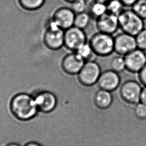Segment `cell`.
I'll return each mask as SVG.
<instances>
[{
	"mask_svg": "<svg viewBox=\"0 0 146 146\" xmlns=\"http://www.w3.org/2000/svg\"><path fill=\"white\" fill-rule=\"evenodd\" d=\"M6 146H22L21 145L17 143H12L7 145Z\"/></svg>",
	"mask_w": 146,
	"mask_h": 146,
	"instance_id": "cell-30",
	"label": "cell"
},
{
	"mask_svg": "<svg viewBox=\"0 0 146 146\" xmlns=\"http://www.w3.org/2000/svg\"><path fill=\"white\" fill-rule=\"evenodd\" d=\"M113 96L111 92L100 89L96 92L94 96L95 106L100 110L109 108L112 104Z\"/></svg>",
	"mask_w": 146,
	"mask_h": 146,
	"instance_id": "cell-15",
	"label": "cell"
},
{
	"mask_svg": "<svg viewBox=\"0 0 146 146\" xmlns=\"http://www.w3.org/2000/svg\"><path fill=\"white\" fill-rule=\"evenodd\" d=\"M135 39L137 48L146 51V27L135 36Z\"/></svg>",
	"mask_w": 146,
	"mask_h": 146,
	"instance_id": "cell-25",
	"label": "cell"
},
{
	"mask_svg": "<svg viewBox=\"0 0 146 146\" xmlns=\"http://www.w3.org/2000/svg\"><path fill=\"white\" fill-rule=\"evenodd\" d=\"M111 68L113 71L120 73L126 70L124 57L121 55H117L113 58L110 62Z\"/></svg>",
	"mask_w": 146,
	"mask_h": 146,
	"instance_id": "cell-21",
	"label": "cell"
},
{
	"mask_svg": "<svg viewBox=\"0 0 146 146\" xmlns=\"http://www.w3.org/2000/svg\"><path fill=\"white\" fill-rule=\"evenodd\" d=\"M24 146H42V145L39 144L38 143L36 142H31L28 143L27 144H26Z\"/></svg>",
	"mask_w": 146,
	"mask_h": 146,
	"instance_id": "cell-29",
	"label": "cell"
},
{
	"mask_svg": "<svg viewBox=\"0 0 146 146\" xmlns=\"http://www.w3.org/2000/svg\"><path fill=\"white\" fill-rule=\"evenodd\" d=\"M121 81L119 73L111 69L101 72L97 84L100 89L112 92L118 88Z\"/></svg>",
	"mask_w": 146,
	"mask_h": 146,
	"instance_id": "cell-12",
	"label": "cell"
},
{
	"mask_svg": "<svg viewBox=\"0 0 146 146\" xmlns=\"http://www.w3.org/2000/svg\"><path fill=\"white\" fill-rule=\"evenodd\" d=\"M64 2H66V3H68L69 4H71V3L75 1L76 0H63Z\"/></svg>",
	"mask_w": 146,
	"mask_h": 146,
	"instance_id": "cell-32",
	"label": "cell"
},
{
	"mask_svg": "<svg viewBox=\"0 0 146 146\" xmlns=\"http://www.w3.org/2000/svg\"><path fill=\"white\" fill-rule=\"evenodd\" d=\"M93 1H98V2H102L104 3L105 4H106L107 3H108L109 1H110V0H93Z\"/></svg>",
	"mask_w": 146,
	"mask_h": 146,
	"instance_id": "cell-31",
	"label": "cell"
},
{
	"mask_svg": "<svg viewBox=\"0 0 146 146\" xmlns=\"http://www.w3.org/2000/svg\"><path fill=\"white\" fill-rule=\"evenodd\" d=\"M88 42L97 56H108L114 52V37L111 35L97 32Z\"/></svg>",
	"mask_w": 146,
	"mask_h": 146,
	"instance_id": "cell-4",
	"label": "cell"
},
{
	"mask_svg": "<svg viewBox=\"0 0 146 146\" xmlns=\"http://www.w3.org/2000/svg\"><path fill=\"white\" fill-rule=\"evenodd\" d=\"M101 72L100 66L96 61H86L77 74L78 80L84 86H92L97 83Z\"/></svg>",
	"mask_w": 146,
	"mask_h": 146,
	"instance_id": "cell-5",
	"label": "cell"
},
{
	"mask_svg": "<svg viewBox=\"0 0 146 146\" xmlns=\"http://www.w3.org/2000/svg\"><path fill=\"white\" fill-rule=\"evenodd\" d=\"M126 8H131L137 0H120Z\"/></svg>",
	"mask_w": 146,
	"mask_h": 146,
	"instance_id": "cell-27",
	"label": "cell"
},
{
	"mask_svg": "<svg viewBox=\"0 0 146 146\" xmlns=\"http://www.w3.org/2000/svg\"><path fill=\"white\" fill-rule=\"evenodd\" d=\"M92 19L87 12L75 14L74 25L77 28L85 30L89 26Z\"/></svg>",
	"mask_w": 146,
	"mask_h": 146,
	"instance_id": "cell-19",
	"label": "cell"
},
{
	"mask_svg": "<svg viewBox=\"0 0 146 146\" xmlns=\"http://www.w3.org/2000/svg\"><path fill=\"white\" fill-rule=\"evenodd\" d=\"M138 78L141 84L146 86V64L138 73Z\"/></svg>",
	"mask_w": 146,
	"mask_h": 146,
	"instance_id": "cell-26",
	"label": "cell"
},
{
	"mask_svg": "<svg viewBox=\"0 0 146 146\" xmlns=\"http://www.w3.org/2000/svg\"><path fill=\"white\" fill-rule=\"evenodd\" d=\"M126 70L132 73H138L146 64V51L137 48L124 56Z\"/></svg>",
	"mask_w": 146,
	"mask_h": 146,
	"instance_id": "cell-9",
	"label": "cell"
},
{
	"mask_svg": "<svg viewBox=\"0 0 146 146\" xmlns=\"http://www.w3.org/2000/svg\"><path fill=\"white\" fill-rule=\"evenodd\" d=\"M10 110L12 115L21 121L31 120L39 112L33 95L25 92L18 93L12 97Z\"/></svg>",
	"mask_w": 146,
	"mask_h": 146,
	"instance_id": "cell-1",
	"label": "cell"
},
{
	"mask_svg": "<svg viewBox=\"0 0 146 146\" xmlns=\"http://www.w3.org/2000/svg\"><path fill=\"white\" fill-rule=\"evenodd\" d=\"M87 10L91 18L96 20L107 12L106 4L92 0L88 4Z\"/></svg>",
	"mask_w": 146,
	"mask_h": 146,
	"instance_id": "cell-16",
	"label": "cell"
},
{
	"mask_svg": "<svg viewBox=\"0 0 146 146\" xmlns=\"http://www.w3.org/2000/svg\"><path fill=\"white\" fill-rule=\"evenodd\" d=\"M119 29L122 32L133 36L146 27L145 21L138 16L131 8H126L118 16Z\"/></svg>",
	"mask_w": 146,
	"mask_h": 146,
	"instance_id": "cell-2",
	"label": "cell"
},
{
	"mask_svg": "<svg viewBox=\"0 0 146 146\" xmlns=\"http://www.w3.org/2000/svg\"><path fill=\"white\" fill-rule=\"evenodd\" d=\"M107 12L118 16L126 8L120 0H110L106 3Z\"/></svg>",
	"mask_w": 146,
	"mask_h": 146,
	"instance_id": "cell-20",
	"label": "cell"
},
{
	"mask_svg": "<svg viewBox=\"0 0 146 146\" xmlns=\"http://www.w3.org/2000/svg\"><path fill=\"white\" fill-rule=\"evenodd\" d=\"M64 30L59 28L51 18L46 22L43 42L46 48L51 50H58L64 46Z\"/></svg>",
	"mask_w": 146,
	"mask_h": 146,
	"instance_id": "cell-3",
	"label": "cell"
},
{
	"mask_svg": "<svg viewBox=\"0 0 146 146\" xmlns=\"http://www.w3.org/2000/svg\"><path fill=\"white\" fill-rule=\"evenodd\" d=\"M140 102L146 105V86L142 88L141 94Z\"/></svg>",
	"mask_w": 146,
	"mask_h": 146,
	"instance_id": "cell-28",
	"label": "cell"
},
{
	"mask_svg": "<svg viewBox=\"0 0 146 146\" xmlns=\"http://www.w3.org/2000/svg\"><path fill=\"white\" fill-rule=\"evenodd\" d=\"M20 7L27 11H36L44 6L46 0H17Z\"/></svg>",
	"mask_w": 146,
	"mask_h": 146,
	"instance_id": "cell-17",
	"label": "cell"
},
{
	"mask_svg": "<svg viewBox=\"0 0 146 146\" xmlns=\"http://www.w3.org/2000/svg\"><path fill=\"white\" fill-rule=\"evenodd\" d=\"M131 8L138 16L146 21V0H137Z\"/></svg>",
	"mask_w": 146,
	"mask_h": 146,
	"instance_id": "cell-22",
	"label": "cell"
},
{
	"mask_svg": "<svg viewBox=\"0 0 146 146\" xmlns=\"http://www.w3.org/2000/svg\"><path fill=\"white\" fill-rule=\"evenodd\" d=\"M143 87L134 80H128L121 85L119 90L121 98L128 104L135 105L140 102Z\"/></svg>",
	"mask_w": 146,
	"mask_h": 146,
	"instance_id": "cell-6",
	"label": "cell"
},
{
	"mask_svg": "<svg viewBox=\"0 0 146 146\" xmlns=\"http://www.w3.org/2000/svg\"><path fill=\"white\" fill-rule=\"evenodd\" d=\"M74 52L77 53L85 62L94 60V57L95 56H97L93 51L89 42H88L81 46Z\"/></svg>",
	"mask_w": 146,
	"mask_h": 146,
	"instance_id": "cell-18",
	"label": "cell"
},
{
	"mask_svg": "<svg viewBox=\"0 0 146 146\" xmlns=\"http://www.w3.org/2000/svg\"><path fill=\"white\" fill-rule=\"evenodd\" d=\"M85 61L75 52L65 55L62 59L61 66L63 71L69 75H76L80 71Z\"/></svg>",
	"mask_w": 146,
	"mask_h": 146,
	"instance_id": "cell-14",
	"label": "cell"
},
{
	"mask_svg": "<svg viewBox=\"0 0 146 146\" xmlns=\"http://www.w3.org/2000/svg\"><path fill=\"white\" fill-rule=\"evenodd\" d=\"M137 48L135 36L122 32L114 36V52L118 55L124 56Z\"/></svg>",
	"mask_w": 146,
	"mask_h": 146,
	"instance_id": "cell-10",
	"label": "cell"
},
{
	"mask_svg": "<svg viewBox=\"0 0 146 146\" xmlns=\"http://www.w3.org/2000/svg\"><path fill=\"white\" fill-rule=\"evenodd\" d=\"M75 17V13L70 7H61L54 11L51 18L57 26L65 31L73 26Z\"/></svg>",
	"mask_w": 146,
	"mask_h": 146,
	"instance_id": "cell-11",
	"label": "cell"
},
{
	"mask_svg": "<svg viewBox=\"0 0 146 146\" xmlns=\"http://www.w3.org/2000/svg\"><path fill=\"white\" fill-rule=\"evenodd\" d=\"M96 21L98 32L113 35L119 29L118 16L107 12Z\"/></svg>",
	"mask_w": 146,
	"mask_h": 146,
	"instance_id": "cell-13",
	"label": "cell"
},
{
	"mask_svg": "<svg viewBox=\"0 0 146 146\" xmlns=\"http://www.w3.org/2000/svg\"><path fill=\"white\" fill-rule=\"evenodd\" d=\"M33 96L39 112L50 113L57 107V97L51 91L40 90L36 92Z\"/></svg>",
	"mask_w": 146,
	"mask_h": 146,
	"instance_id": "cell-8",
	"label": "cell"
},
{
	"mask_svg": "<svg viewBox=\"0 0 146 146\" xmlns=\"http://www.w3.org/2000/svg\"><path fill=\"white\" fill-rule=\"evenodd\" d=\"M70 5V8L76 14L86 12L88 3L86 0H76L71 3Z\"/></svg>",
	"mask_w": 146,
	"mask_h": 146,
	"instance_id": "cell-23",
	"label": "cell"
},
{
	"mask_svg": "<svg viewBox=\"0 0 146 146\" xmlns=\"http://www.w3.org/2000/svg\"><path fill=\"white\" fill-rule=\"evenodd\" d=\"M134 115L135 117L140 121L146 120V105L143 103L139 102L135 105Z\"/></svg>",
	"mask_w": 146,
	"mask_h": 146,
	"instance_id": "cell-24",
	"label": "cell"
},
{
	"mask_svg": "<svg viewBox=\"0 0 146 146\" xmlns=\"http://www.w3.org/2000/svg\"><path fill=\"white\" fill-rule=\"evenodd\" d=\"M87 42L84 30L72 26L64 31V46L73 52Z\"/></svg>",
	"mask_w": 146,
	"mask_h": 146,
	"instance_id": "cell-7",
	"label": "cell"
}]
</instances>
